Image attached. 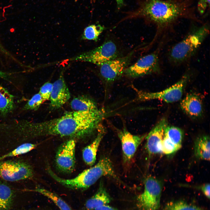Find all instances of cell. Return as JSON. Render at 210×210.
<instances>
[{
    "label": "cell",
    "mask_w": 210,
    "mask_h": 210,
    "mask_svg": "<svg viewBox=\"0 0 210 210\" xmlns=\"http://www.w3.org/2000/svg\"><path fill=\"white\" fill-rule=\"evenodd\" d=\"M103 111L99 108L86 111H73L58 118L31 124V136L53 135L84 138L98 131L104 118Z\"/></svg>",
    "instance_id": "cell-1"
},
{
    "label": "cell",
    "mask_w": 210,
    "mask_h": 210,
    "mask_svg": "<svg viewBox=\"0 0 210 210\" xmlns=\"http://www.w3.org/2000/svg\"><path fill=\"white\" fill-rule=\"evenodd\" d=\"M193 5L165 0H143L135 11L131 12V17L142 18L164 28L173 24L180 19L199 21Z\"/></svg>",
    "instance_id": "cell-2"
},
{
    "label": "cell",
    "mask_w": 210,
    "mask_h": 210,
    "mask_svg": "<svg viewBox=\"0 0 210 210\" xmlns=\"http://www.w3.org/2000/svg\"><path fill=\"white\" fill-rule=\"evenodd\" d=\"M47 171L50 176L58 183L68 188L84 190L94 184L104 176L112 177L117 179L110 159L103 157L94 165L84 170L76 176L71 179L63 178L57 176L48 167Z\"/></svg>",
    "instance_id": "cell-3"
},
{
    "label": "cell",
    "mask_w": 210,
    "mask_h": 210,
    "mask_svg": "<svg viewBox=\"0 0 210 210\" xmlns=\"http://www.w3.org/2000/svg\"><path fill=\"white\" fill-rule=\"evenodd\" d=\"M209 32V26L205 24L190 33L171 48L169 54L170 62L177 64L189 60L201 46Z\"/></svg>",
    "instance_id": "cell-4"
},
{
    "label": "cell",
    "mask_w": 210,
    "mask_h": 210,
    "mask_svg": "<svg viewBox=\"0 0 210 210\" xmlns=\"http://www.w3.org/2000/svg\"><path fill=\"white\" fill-rule=\"evenodd\" d=\"M162 184L156 178L149 176L144 181L143 192L136 198L139 210H157L160 206Z\"/></svg>",
    "instance_id": "cell-5"
},
{
    "label": "cell",
    "mask_w": 210,
    "mask_h": 210,
    "mask_svg": "<svg viewBox=\"0 0 210 210\" xmlns=\"http://www.w3.org/2000/svg\"><path fill=\"white\" fill-rule=\"evenodd\" d=\"M189 78V74L187 73L175 84L160 92H153L138 91V99L142 101L158 99L167 103L177 102L181 99Z\"/></svg>",
    "instance_id": "cell-6"
},
{
    "label": "cell",
    "mask_w": 210,
    "mask_h": 210,
    "mask_svg": "<svg viewBox=\"0 0 210 210\" xmlns=\"http://www.w3.org/2000/svg\"><path fill=\"white\" fill-rule=\"evenodd\" d=\"M34 172L32 166L21 160L0 162V178L4 180L15 182L30 179Z\"/></svg>",
    "instance_id": "cell-7"
},
{
    "label": "cell",
    "mask_w": 210,
    "mask_h": 210,
    "mask_svg": "<svg viewBox=\"0 0 210 210\" xmlns=\"http://www.w3.org/2000/svg\"><path fill=\"white\" fill-rule=\"evenodd\" d=\"M159 56L157 51L145 55L125 69L124 73L127 77L136 78L160 71Z\"/></svg>",
    "instance_id": "cell-8"
},
{
    "label": "cell",
    "mask_w": 210,
    "mask_h": 210,
    "mask_svg": "<svg viewBox=\"0 0 210 210\" xmlns=\"http://www.w3.org/2000/svg\"><path fill=\"white\" fill-rule=\"evenodd\" d=\"M118 51L116 44L112 41H105L100 46L76 58V60L90 62L99 66L117 58Z\"/></svg>",
    "instance_id": "cell-9"
},
{
    "label": "cell",
    "mask_w": 210,
    "mask_h": 210,
    "mask_svg": "<svg viewBox=\"0 0 210 210\" xmlns=\"http://www.w3.org/2000/svg\"><path fill=\"white\" fill-rule=\"evenodd\" d=\"M134 51L126 56L106 62L100 65V76L107 83H111L118 79L123 73L130 62Z\"/></svg>",
    "instance_id": "cell-10"
},
{
    "label": "cell",
    "mask_w": 210,
    "mask_h": 210,
    "mask_svg": "<svg viewBox=\"0 0 210 210\" xmlns=\"http://www.w3.org/2000/svg\"><path fill=\"white\" fill-rule=\"evenodd\" d=\"M76 141L71 139L61 144L57 150L55 156L56 166L61 172L67 174L74 170L76 165Z\"/></svg>",
    "instance_id": "cell-11"
},
{
    "label": "cell",
    "mask_w": 210,
    "mask_h": 210,
    "mask_svg": "<svg viewBox=\"0 0 210 210\" xmlns=\"http://www.w3.org/2000/svg\"><path fill=\"white\" fill-rule=\"evenodd\" d=\"M117 131L121 143L123 161L125 162H128L134 157L146 134L134 135L124 128L121 130H118Z\"/></svg>",
    "instance_id": "cell-12"
},
{
    "label": "cell",
    "mask_w": 210,
    "mask_h": 210,
    "mask_svg": "<svg viewBox=\"0 0 210 210\" xmlns=\"http://www.w3.org/2000/svg\"><path fill=\"white\" fill-rule=\"evenodd\" d=\"M168 125L167 119L162 118L147 134L146 147L150 155L161 152V144L164 138L166 128Z\"/></svg>",
    "instance_id": "cell-13"
},
{
    "label": "cell",
    "mask_w": 210,
    "mask_h": 210,
    "mask_svg": "<svg viewBox=\"0 0 210 210\" xmlns=\"http://www.w3.org/2000/svg\"><path fill=\"white\" fill-rule=\"evenodd\" d=\"M70 93L61 74L53 83V88L49 100L50 106L53 109L60 108L70 99Z\"/></svg>",
    "instance_id": "cell-14"
},
{
    "label": "cell",
    "mask_w": 210,
    "mask_h": 210,
    "mask_svg": "<svg viewBox=\"0 0 210 210\" xmlns=\"http://www.w3.org/2000/svg\"><path fill=\"white\" fill-rule=\"evenodd\" d=\"M180 106L187 115L192 118L200 116L203 112V103L200 96L195 93L187 94L181 101Z\"/></svg>",
    "instance_id": "cell-15"
},
{
    "label": "cell",
    "mask_w": 210,
    "mask_h": 210,
    "mask_svg": "<svg viewBox=\"0 0 210 210\" xmlns=\"http://www.w3.org/2000/svg\"><path fill=\"white\" fill-rule=\"evenodd\" d=\"M97 136L93 141L85 147L82 150V156L85 163L88 165H94L96 159L97 152L105 133L102 125L98 131Z\"/></svg>",
    "instance_id": "cell-16"
},
{
    "label": "cell",
    "mask_w": 210,
    "mask_h": 210,
    "mask_svg": "<svg viewBox=\"0 0 210 210\" xmlns=\"http://www.w3.org/2000/svg\"><path fill=\"white\" fill-rule=\"evenodd\" d=\"M111 200V197L103 184L100 183L97 191L95 194L87 200L85 206L88 210H94L98 207L108 204Z\"/></svg>",
    "instance_id": "cell-17"
},
{
    "label": "cell",
    "mask_w": 210,
    "mask_h": 210,
    "mask_svg": "<svg viewBox=\"0 0 210 210\" xmlns=\"http://www.w3.org/2000/svg\"><path fill=\"white\" fill-rule=\"evenodd\" d=\"M210 150V138L208 135H202L196 139L194 142V151L197 157L203 160L209 161Z\"/></svg>",
    "instance_id": "cell-18"
},
{
    "label": "cell",
    "mask_w": 210,
    "mask_h": 210,
    "mask_svg": "<svg viewBox=\"0 0 210 210\" xmlns=\"http://www.w3.org/2000/svg\"><path fill=\"white\" fill-rule=\"evenodd\" d=\"M14 97L5 88L0 85V113L5 117L15 108Z\"/></svg>",
    "instance_id": "cell-19"
},
{
    "label": "cell",
    "mask_w": 210,
    "mask_h": 210,
    "mask_svg": "<svg viewBox=\"0 0 210 210\" xmlns=\"http://www.w3.org/2000/svg\"><path fill=\"white\" fill-rule=\"evenodd\" d=\"M14 198L13 190L6 184L0 180V210H10Z\"/></svg>",
    "instance_id": "cell-20"
},
{
    "label": "cell",
    "mask_w": 210,
    "mask_h": 210,
    "mask_svg": "<svg viewBox=\"0 0 210 210\" xmlns=\"http://www.w3.org/2000/svg\"><path fill=\"white\" fill-rule=\"evenodd\" d=\"M70 106L74 111H90L98 108L94 101L82 96L74 98L71 102Z\"/></svg>",
    "instance_id": "cell-21"
},
{
    "label": "cell",
    "mask_w": 210,
    "mask_h": 210,
    "mask_svg": "<svg viewBox=\"0 0 210 210\" xmlns=\"http://www.w3.org/2000/svg\"><path fill=\"white\" fill-rule=\"evenodd\" d=\"M164 135L180 149L184 136L183 132L181 129L176 127L168 125L166 128Z\"/></svg>",
    "instance_id": "cell-22"
},
{
    "label": "cell",
    "mask_w": 210,
    "mask_h": 210,
    "mask_svg": "<svg viewBox=\"0 0 210 210\" xmlns=\"http://www.w3.org/2000/svg\"><path fill=\"white\" fill-rule=\"evenodd\" d=\"M35 191L50 199L60 210H72L69 206L56 194L43 188L37 187Z\"/></svg>",
    "instance_id": "cell-23"
},
{
    "label": "cell",
    "mask_w": 210,
    "mask_h": 210,
    "mask_svg": "<svg viewBox=\"0 0 210 210\" xmlns=\"http://www.w3.org/2000/svg\"><path fill=\"white\" fill-rule=\"evenodd\" d=\"M105 27L100 24H93L86 27L84 30L82 38L84 39L97 41Z\"/></svg>",
    "instance_id": "cell-24"
},
{
    "label": "cell",
    "mask_w": 210,
    "mask_h": 210,
    "mask_svg": "<svg viewBox=\"0 0 210 210\" xmlns=\"http://www.w3.org/2000/svg\"><path fill=\"white\" fill-rule=\"evenodd\" d=\"M163 210H204L199 206L182 200L171 201L167 203Z\"/></svg>",
    "instance_id": "cell-25"
},
{
    "label": "cell",
    "mask_w": 210,
    "mask_h": 210,
    "mask_svg": "<svg viewBox=\"0 0 210 210\" xmlns=\"http://www.w3.org/2000/svg\"><path fill=\"white\" fill-rule=\"evenodd\" d=\"M36 146V145L35 144L30 143L23 144L11 151L0 157V161L6 158L14 157L27 153L34 149Z\"/></svg>",
    "instance_id": "cell-26"
},
{
    "label": "cell",
    "mask_w": 210,
    "mask_h": 210,
    "mask_svg": "<svg viewBox=\"0 0 210 210\" xmlns=\"http://www.w3.org/2000/svg\"><path fill=\"white\" fill-rule=\"evenodd\" d=\"M43 100L38 92L34 95L23 107L24 110H37L42 104Z\"/></svg>",
    "instance_id": "cell-27"
},
{
    "label": "cell",
    "mask_w": 210,
    "mask_h": 210,
    "mask_svg": "<svg viewBox=\"0 0 210 210\" xmlns=\"http://www.w3.org/2000/svg\"><path fill=\"white\" fill-rule=\"evenodd\" d=\"M161 152L166 155H170L175 153L180 149L171 142L165 135L161 144Z\"/></svg>",
    "instance_id": "cell-28"
},
{
    "label": "cell",
    "mask_w": 210,
    "mask_h": 210,
    "mask_svg": "<svg viewBox=\"0 0 210 210\" xmlns=\"http://www.w3.org/2000/svg\"><path fill=\"white\" fill-rule=\"evenodd\" d=\"M53 88V83L48 82L44 83L40 89L39 93L44 101L49 100Z\"/></svg>",
    "instance_id": "cell-29"
},
{
    "label": "cell",
    "mask_w": 210,
    "mask_h": 210,
    "mask_svg": "<svg viewBox=\"0 0 210 210\" xmlns=\"http://www.w3.org/2000/svg\"><path fill=\"white\" fill-rule=\"evenodd\" d=\"M209 5L206 0H199L197 5L198 12L202 15L205 13L207 8H209Z\"/></svg>",
    "instance_id": "cell-30"
},
{
    "label": "cell",
    "mask_w": 210,
    "mask_h": 210,
    "mask_svg": "<svg viewBox=\"0 0 210 210\" xmlns=\"http://www.w3.org/2000/svg\"><path fill=\"white\" fill-rule=\"evenodd\" d=\"M204 196L208 199L210 198V186L209 183H206L200 186L199 187Z\"/></svg>",
    "instance_id": "cell-31"
},
{
    "label": "cell",
    "mask_w": 210,
    "mask_h": 210,
    "mask_svg": "<svg viewBox=\"0 0 210 210\" xmlns=\"http://www.w3.org/2000/svg\"><path fill=\"white\" fill-rule=\"evenodd\" d=\"M94 210H118L116 208L113 206H109L108 204H106L98 207Z\"/></svg>",
    "instance_id": "cell-32"
},
{
    "label": "cell",
    "mask_w": 210,
    "mask_h": 210,
    "mask_svg": "<svg viewBox=\"0 0 210 210\" xmlns=\"http://www.w3.org/2000/svg\"><path fill=\"white\" fill-rule=\"evenodd\" d=\"M174 2L183 3L188 4H192L193 3L194 0H165Z\"/></svg>",
    "instance_id": "cell-33"
},
{
    "label": "cell",
    "mask_w": 210,
    "mask_h": 210,
    "mask_svg": "<svg viewBox=\"0 0 210 210\" xmlns=\"http://www.w3.org/2000/svg\"><path fill=\"white\" fill-rule=\"evenodd\" d=\"M117 3V8L118 10L120 9L125 5L124 0H115Z\"/></svg>",
    "instance_id": "cell-34"
},
{
    "label": "cell",
    "mask_w": 210,
    "mask_h": 210,
    "mask_svg": "<svg viewBox=\"0 0 210 210\" xmlns=\"http://www.w3.org/2000/svg\"><path fill=\"white\" fill-rule=\"evenodd\" d=\"M0 77L2 78L7 79L9 78L8 74L6 72L0 70Z\"/></svg>",
    "instance_id": "cell-35"
},
{
    "label": "cell",
    "mask_w": 210,
    "mask_h": 210,
    "mask_svg": "<svg viewBox=\"0 0 210 210\" xmlns=\"http://www.w3.org/2000/svg\"><path fill=\"white\" fill-rule=\"evenodd\" d=\"M208 4L210 5V0H206Z\"/></svg>",
    "instance_id": "cell-36"
}]
</instances>
